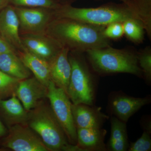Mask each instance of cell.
Wrapping results in <instances>:
<instances>
[{
    "mask_svg": "<svg viewBox=\"0 0 151 151\" xmlns=\"http://www.w3.org/2000/svg\"><path fill=\"white\" fill-rule=\"evenodd\" d=\"M0 108L11 126L27 125L28 111L24 109L15 94L7 100H0Z\"/></svg>",
    "mask_w": 151,
    "mask_h": 151,
    "instance_id": "obj_19",
    "label": "cell"
},
{
    "mask_svg": "<svg viewBox=\"0 0 151 151\" xmlns=\"http://www.w3.org/2000/svg\"><path fill=\"white\" fill-rule=\"evenodd\" d=\"M17 54L26 66L33 73L35 77L47 87L51 81L49 63L26 50L18 51Z\"/></svg>",
    "mask_w": 151,
    "mask_h": 151,
    "instance_id": "obj_16",
    "label": "cell"
},
{
    "mask_svg": "<svg viewBox=\"0 0 151 151\" xmlns=\"http://www.w3.org/2000/svg\"><path fill=\"white\" fill-rule=\"evenodd\" d=\"M9 4V0H0V11Z\"/></svg>",
    "mask_w": 151,
    "mask_h": 151,
    "instance_id": "obj_31",
    "label": "cell"
},
{
    "mask_svg": "<svg viewBox=\"0 0 151 151\" xmlns=\"http://www.w3.org/2000/svg\"><path fill=\"white\" fill-rule=\"evenodd\" d=\"M94 1H102V0H94ZM119 1H122V2H124L126 1H127V0H119Z\"/></svg>",
    "mask_w": 151,
    "mask_h": 151,
    "instance_id": "obj_32",
    "label": "cell"
},
{
    "mask_svg": "<svg viewBox=\"0 0 151 151\" xmlns=\"http://www.w3.org/2000/svg\"><path fill=\"white\" fill-rule=\"evenodd\" d=\"M19 25L14 6L9 4L0 11V37L17 51L25 50L21 40Z\"/></svg>",
    "mask_w": 151,
    "mask_h": 151,
    "instance_id": "obj_13",
    "label": "cell"
},
{
    "mask_svg": "<svg viewBox=\"0 0 151 151\" xmlns=\"http://www.w3.org/2000/svg\"><path fill=\"white\" fill-rule=\"evenodd\" d=\"M131 9L151 39V0H128Z\"/></svg>",
    "mask_w": 151,
    "mask_h": 151,
    "instance_id": "obj_20",
    "label": "cell"
},
{
    "mask_svg": "<svg viewBox=\"0 0 151 151\" xmlns=\"http://www.w3.org/2000/svg\"><path fill=\"white\" fill-rule=\"evenodd\" d=\"M47 87L42 84L35 77L22 79L20 81L15 94L28 111L36 107L47 97Z\"/></svg>",
    "mask_w": 151,
    "mask_h": 151,
    "instance_id": "obj_11",
    "label": "cell"
},
{
    "mask_svg": "<svg viewBox=\"0 0 151 151\" xmlns=\"http://www.w3.org/2000/svg\"><path fill=\"white\" fill-rule=\"evenodd\" d=\"M137 59L140 68L142 72L143 78L146 84H151V47L146 46L137 51Z\"/></svg>",
    "mask_w": 151,
    "mask_h": 151,
    "instance_id": "obj_22",
    "label": "cell"
},
{
    "mask_svg": "<svg viewBox=\"0 0 151 151\" xmlns=\"http://www.w3.org/2000/svg\"><path fill=\"white\" fill-rule=\"evenodd\" d=\"M151 102V95L135 97L122 91H113L108 96L107 112L109 116H114L127 123L142 107Z\"/></svg>",
    "mask_w": 151,
    "mask_h": 151,
    "instance_id": "obj_8",
    "label": "cell"
},
{
    "mask_svg": "<svg viewBox=\"0 0 151 151\" xmlns=\"http://www.w3.org/2000/svg\"><path fill=\"white\" fill-rule=\"evenodd\" d=\"M105 26L66 18H55L46 31L48 35L71 52L85 53L93 49L111 46L103 34Z\"/></svg>",
    "mask_w": 151,
    "mask_h": 151,
    "instance_id": "obj_1",
    "label": "cell"
},
{
    "mask_svg": "<svg viewBox=\"0 0 151 151\" xmlns=\"http://www.w3.org/2000/svg\"><path fill=\"white\" fill-rule=\"evenodd\" d=\"M55 18L73 19L103 26L115 22L123 23L129 19H134L139 21L127 0L120 4L106 3L95 8H76L72 5L63 6L55 10Z\"/></svg>",
    "mask_w": 151,
    "mask_h": 151,
    "instance_id": "obj_3",
    "label": "cell"
},
{
    "mask_svg": "<svg viewBox=\"0 0 151 151\" xmlns=\"http://www.w3.org/2000/svg\"><path fill=\"white\" fill-rule=\"evenodd\" d=\"M76 146L80 151H107L104 140L107 133L105 129H77Z\"/></svg>",
    "mask_w": 151,
    "mask_h": 151,
    "instance_id": "obj_15",
    "label": "cell"
},
{
    "mask_svg": "<svg viewBox=\"0 0 151 151\" xmlns=\"http://www.w3.org/2000/svg\"><path fill=\"white\" fill-rule=\"evenodd\" d=\"M68 58L71 72L67 94L71 103L94 105L97 75L89 65L85 53L69 51Z\"/></svg>",
    "mask_w": 151,
    "mask_h": 151,
    "instance_id": "obj_5",
    "label": "cell"
},
{
    "mask_svg": "<svg viewBox=\"0 0 151 151\" xmlns=\"http://www.w3.org/2000/svg\"><path fill=\"white\" fill-rule=\"evenodd\" d=\"M0 70L11 77L22 80L30 77L31 73L17 53L6 52L0 55Z\"/></svg>",
    "mask_w": 151,
    "mask_h": 151,
    "instance_id": "obj_17",
    "label": "cell"
},
{
    "mask_svg": "<svg viewBox=\"0 0 151 151\" xmlns=\"http://www.w3.org/2000/svg\"><path fill=\"white\" fill-rule=\"evenodd\" d=\"M71 109L76 129L101 128L110 118L101 111L100 107L94 105L72 104Z\"/></svg>",
    "mask_w": 151,
    "mask_h": 151,
    "instance_id": "obj_12",
    "label": "cell"
},
{
    "mask_svg": "<svg viewBox=\"0 0 151 151\" xmlns=\"http://www.w3.org/2000/svg\"><path fill=\"white\" fill-rule=\"evenodd\" d=\"M20 79L11 77L0 70V100L15 94Z\"/></svg>",
    "mask_w": 151,
    "mask_h": 151,
    "instance_id": "obj_23",
    "label": "cell"
},
{
    "mask_svg": "<svg viewBox=\"0 0 151 151\" xmlns=\"http://www.w3.org/2000/svg\"><path fill=\"white\" fill-rule=\"evenodd\" d=\"M55 1L58 3L61 6L72 5L78 0H54Z\"/></svg>",
    "mask_w": 151,
    "mask_h": 151,
    "instance_id": "obj_29",
    "label": "cell"
},
{
    "mask_svg": "<svg viewBox=\"0 0 151 151\" xmlns=\"http://www.w3.org/2000/svg\"><path fill=\"white\" fill-rule=\"evenodd\" d=\"M14 7L19 19L20 35L46 33L49 24L55 18V10Z\"/></svg>",
    "mask_w": 151,
    "mask_h": 151,
    "instance_id": "obj_7",
    "label": "cell"
},
{
    "mask_svg": "<svg viewBox=\"0 0 151 151\" xmlns=\"http://www.w3.org/2000/svg\"><path fill=\"white\" fill-rule=\"evenodd\" d=\"M27 125L37 134L50 151L77 150L75 145L68 142L50 105L43 100L28 111Z\"/></svg>",
    "mask_w": 151,
    "mask_h": 151,
    "instance_id": "obj_4",
    "label": "cell"
},
{
    "mask_svg": "<svg viewBox=\"0 0 151 151\" xmlns=\"http://www.w3.org/2000/svg\"><path fill=\"white\" fill-rule=\"evenodd\" d=\"M124 35L136 45L142 43L145 39V29L139 22L134 19H129L123 23Z\"/></svg>",
    "mask_w": 151,
    "mask_h": 151,
    "instance_id": "obj_21",
    "label": "cell"
},
{
    "mask_svg": "<svg viewBox=\"0 0 151 151\" xmlns=\"http://www.w3.org/2000/svg\"><path fill=\"white\" fill-rule=\"evenodd\" d=\"M6 133V129L0 121V137H2Z\"/></svg>",
    "mask_w": 151,
    "mask_h": 151,
    "instance_id": "obj_30",
    "label": "cell"
},
{
    "mask_svg": "<svg viewBox=\"0 0 151 151\" xmlns=\"http://www.w3.org/2000/svg\"><path fill=\"white\" fill-rule=\"evenodd\" d=\"M47 89V98L49 100L54 116L64 131L68 142L76 145L77 133L72 115V103L70 98L64 90L55 86L51 81Z\"/></svg>",
    "mask_w": 151,
    "mask_h": 151,
    "instance_id": "obj_6",
    "label": "cell"
},
{
    "mask_svg": "<svg viewBox=\"0 0 151 151\" xmlns=\"http://www.w3.org/2000/svg\"><path fill=\"white\" fill-rule=\"evenodd\" d=\"M85 54L89 65L97 76L126 73L143 78L138 62L137 50L134 47L117 49L109 46L90 50Z\"/></svg>",
    "mask_w": 151,
    "mask_h": 151,
    "instance_id": "obj_2",
    "label": "cell"
},
{
    "mask_svg": "<svg viewBox=\"0 0 151 151\" xmlns=\"http://www.w3.org/2000/svg\"><path fill=\"white\" fill-rule=\"evenodd\" d=\"M25 50L49 63L63 48L61 44L46 33L20 34Z\"/></svg>",
    "mask_w": 151,
    "mask_h": 151,
    "instance_id": "obj_10",
    "label": "cell"
},
{
    "mask_svg": "<svg viewBox=\"0 0 151 151\" xmlns=\"http://www.w3.org/2000/svg\"><path fill=\"white\" fill-rule=\"evenodd\" d=\"M9 4L15 7L44 8L56 10L63 6L54 0H9Z\"/></svg>",
    "mask_w": 151,
    "mask_h": 151,
    "instance_id": "obj_24",
    "label": "cell"
},
{
    "mask_svg": "<svg viewBox=\"0 0 151 151\" xmlns=\"http://www.w3.org/2000/svg\"><path fill=\"white\" fill-rule=\"evenodd\" d=\"M111 134L106 145L107 151H128L129 146L127 123L111 116Z\"/></svg>",
    "mask_w": 151,
    "mask_h": 151,
    "instance_id": "obj_18",
    "label": "cell"
},
{
    "mask_svg": "<svg viewBox=\"0 0 151 151\" xmlns=\"http://www.w3.org/2000/svg\"><path fill=\"white\" fill-rule=\"evenodd\" d=\"M151 133L144 131L137 140L129 144V151H150L151 150Z\"/></svg>",
    "mask_w": 151,
    "mask_h": 151,
    "instance_id": "obj_25",
    "label": "cell"
},
{
    "mask_svg": "<svg viewBox=\"0 0 151 151\" xmlns=\"http://www.w3.org/2000/svg\"><path fill=\"white\" fill-rule=\"evenodd\" d=\"M69 51L68 49L63 47L49 63L51 81L55 86L64 90L67 94L71 72L68 58Z\"/></svg>",
    "mask_w": 151,
    "mask_h": 151,
    "instance_id": "obj_14",
    "label": "cell"
},
{
    "mask_svg": "<svg viewBox=\"0 0 151 151\" xmlns=\"http://www.w3.org/2000/svg\"><path fill=\"white\" fill-rule=\"evenodd\" d=\"M14 52L17 51L7 42L0 37V55L6 52Z\"/></svg>",
    "mask_w": 151,
    "mask_h": 151,
    "instance_id": "obj_27",
    "label": "cell"
},
{
    "mask_svg": "<svg viewBox=\"0 0 151 151\" xmlns=\"http://www.w3.org/2000/svg\"><path fill=\"white\" fill-rule=\"evenodd\" d=\"M143 131L151 133V119L150 116H144L140 121Z\"/></svg>",
    "mask_w": 151,
    "mask_h": 151,
    "instance_id": "obj_28",
    "label": "cell"
},
{
    "mask_svg": "<svg viewBox=\"0 0 151 151\" xmlns=\"http://www.w3.org/2000/svg\"><path fill=\"white\" fill-rule=\"evenodd\" d=\"M103 34L105 37L111 40H118L124 35L123 23L115 22L105 26Z\"/></svg>",
    "mask_w": 151,
    "mask_h": 151,
    "instance_id": "obj_26",
    "label": "cell"
},
{
    "mask_svg": "<svg viewBox=\"0 0 151 151\" xmlns=\"http://www.w3.org/2000/svg\"><path fill=\"white\" fill-rule=\"evenodd\" d=\"M3 145L15 151H50L37 134L24 124L11 126Z\"/></svg>",
    "mask_w": 151,
    "mask_h": 151,
    "instance_id": "obj_9",
    "label": "cell"
}]
</instances>
